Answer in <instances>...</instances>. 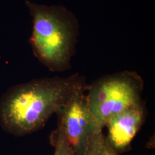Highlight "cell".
<instances>
[{"label": "cell", "mask_w": 155, "mask_h": 155, "mask_svg": "<svg viewBox=\"0 0 155 155\" xmlns=\"http://www.w3.org/2000/svg\"><path fill=\"white\" fill-rule=\"evenodd\" d=\"M84 81L74 74L67 78L34 79L9 89L0 99V125L13 135L22 136L43 127Z\"/></svg>", "instance_id": "cell-1"}, {"label": "cell", "mask_w": 155, "mask_h": 155, "mask_svg": "<svg viewBox=\"0 0 155 155\" xmlns=\"http://www.w3.org/2000/svg\"><path fill=\"white\" fill-rule=\"evenodd\" d=\"M32 17L29 39L33 53L52 71L70 68L79 33L77 19L63 6L45 5L27 1Z\"/></svg>", "instance_id": "cell-2"}, {"label": "cell", "mask_w": 155, "mask_h": 155, "mask_svg": "<svg viewBox=\"0 0 155 155\" xmlns=\"http://www.w3.org/2000/svg\"><path fill=\"white\" fill-rule=\"evenodd\" d=\"M143 89L142 78L130 71L104 76L87 86V102L96 125L103 129L113 117L141 101Z\"/></svg>", "instance_id": "cell-3"}, {"label": "cell", "mask_w": 155, "mask_h": 155, "mask_svg": "<svg viewBox=\"0 0 155 155\" xmlns=\"http://www.w3.org/2000/svg\"><path fill=\"white\" fill-rule=\"evenodd\" d=\"M84 81L73 90L66 103L56 113L61 127L75 155H84L89 137L95 127L86 99Z\"/></svg>", "instance_id": "cell-4"}, {"label": "cell", "mask_w": 155, "mask_h": 155, "mask_svg": "<svg viewBox=\"0 0 155 155\" xmlns=\"http://www.w3.org/2000/svg\"><path fill=\"white\" fill-rule=\"evenodd\" d=\"M146 113L141 100L113 117L106 124L108 132L106 138L118 154L130 148L132 140L144 124Z\"/></svg>", "instance_id": "cell-5"}, {"label": "cell", "mask_w": 155, "mask_h": 155, "mask_svg": "<svg viewBox=\"0 0 155 155\" xmlns=\"http://www.w3.org/2000/svg\"><path fill=\"white\" fill-rule=\"evenodd\" d=\"M103 129L95 127L89 137L84 155H118L109 144Z\"/></svg>", "instance_id": "cell-6"}, {"label": "cell", "mask_w": 155, "mask_h": 155, "mask_svg": "<svg viewBox=\"0 0 155 155\" xmlns=\"http://www.w3.org/2000/svg\"><path fill=\"white\" fill-rule=\"evenodd\" d=\"M51 141L55 147L54 155H75L72 147L61 127H58L52 134Z\"/></svg>", "instance_id": "cell-7"}]
</instances>
